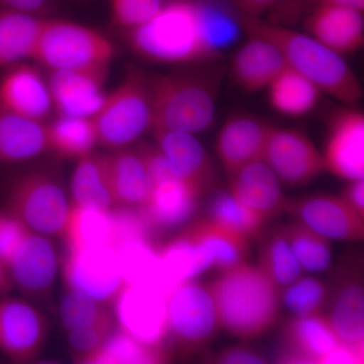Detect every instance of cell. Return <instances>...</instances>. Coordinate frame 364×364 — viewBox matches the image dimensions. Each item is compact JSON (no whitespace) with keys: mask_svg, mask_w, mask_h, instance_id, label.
Here are the masks:
<instances>
[{"mask_svg":"<svg viewBox=\"0 0 364 364\" xmlns=\"http://www.w3.org/2000/svg\"><path fill=\"white\" fill-rule=\"evenodd\" d=\"M159 251L163 270L171 291L181 282L196 279L198 275L213 268L208 254L184 229L159 248Z\"/></svg>","mask_w":364,"mask_h":364,"instance_id":"cell-35","label":"cell"},{"mask_svg":"<svg viewBox=\"0 0 364 364\" xmlns=\"http://www.w3.org/2000/svg\"><path fill=\"white\" fill-rule=\"evenodd\" d=\"M49 335L47 318L21 299H0V351L9 360L26 363L42 353Z\"/></svg>","mask_w":364,"mask_h":364,"instance_id":"cell-14","label":"cell"},{"mask_svg":"<svg viewBox=\"0 0 364 364\" xmlns=\"http://www.w3.org/2000/svg\"><path fill=\"white\" fill-rule=\"evenodd\" d=\"M114 234L116 228L112 208L97 210L70 203L62 233L67 250L95 245H112L114 247Z\"/></svg>","mask_w":364,"mask_h":364,"instance_id":"cell-33","label":"cell"},{"mask_svg":"<svg viewBox=\"0 0 364 364\" xmlns=\"http://www.w3.org/2000/svg\"><path fill=\"white\" fill-rule=\"evenodd\" d=\"M284 229L304 272L322 273L331 269L333 252L329 239L299 221L284 225Z\"/></svg>","mask_w":364,"mask_h":364,"instance_id":"cell-38","label":"cell"},{"mask_svg":"<svg viewBox=\"0 0 364 364\" xmlns=\"http://www.w3.org/2000/svg\"><path fill=\"white\" fill-rule=\"evenodd\" d=\"M162 4L163 0H109L112 20L128 32L149 21Z\"/></svg>","mask_w":364,"mask_h":364,"instance_id":"cell-44","label":"cell"},{"mask_svg":"<svg viewBox=\"0 0 364 364\" xmlns=\"http://www.w3.org/2000/svg\"><path fill=\"white\" fill-rule=\"evenodd\" d=\"M287 67V60L277 46L261 38L249 37L235 53L231 75L242 90L258 92L267 90Z\"/></svg>","mask_w":364,"mask_h":364,"instance_id":"cell-25","label":"cell"},{"mask_svg":"<svg viewBox=\"0 0 364 364\" xmlns=\"http://www.w3.org/2000/svg\"><path fill=\"white\" fill-rule=\"evenodd\" d=\"M241 16V14H240ZM242 30L277 46L287 66L305 76L322 92L345 105H355L363 97L360 82L343 56L318 42L309 33L291 26L277 25L260 16H241Z\"/></svg>","mask_w":364,"mask_h":364,"instance_id":"cell-3","label":"cell"},{"mask_svg":"<svg viewBox=\"0 0 364 364\" xmlns=\"http://www.w3.org/2000/svg\"><path fill=\"white\" fill-rule=\"evenodd\" d=\"M342 343L323 314L294 317L282 328L275 363L320 364L325 354Z\"/></svg>","mask_w":364,"mask_h":364,"instance_id":"cell-18","label":"cell"},{"mask_svg":"<svg viewBox=\"0 0 364 364\" xmlns=\"http://www.w3.org/2000/svg\"><path fill=\"white\" fill-rule=\"evenodd\" d=\"M48 151L66 159L78 160L95 151L98 136L92 117L57 116L46 123Z\"/></svg>","mask_w":364,"mask_h":364,"instance_id":"cell-32","label":"cell"},{"mask_svg":"<svg viewBox=\"0 0 364 364\" xmlns=\"http://www.w3.org/2000/svg\"><path fill=\"white\" fill-rule=\"evenodd\" d=\"M171 360V352L165 345L139 341L123 330H114L104 344L85 364H160Z\"/></svg>","mask_w":364,"mask_h":364,"instance_id":"cell-36","label":"cell"},{"mask_svg":"<svg viewBox=\"0 0 364 364\" xmlns=\"http://www.w3.org/2000/svg\"><path fill=\"white\" fill-rule=\"evenodd\" d=\"M363 256L343 254L333 270L323 315L344 344L364 353Z\"/></svg>","mask_w":364,"mask_h":364,"instance_id":"cell-9","label":"cell"},{"mask_svg":"<svg viewBox=\"0 0 364 364\" xmlns=\"http://www.w3.org/2000/svg\"><path fill=\"white\" fill-rule=\"evenodd\" d=\"M339 196L351 210L364 219V178L347 181Z\"/></svg>","mask_w":364,"mask_h":364,"instance_id":"cell-48","label":"cell"},{"mask_svg":"<svg viewBox=\"0 0 364 364\" xmlns=\"http://www.w3.org/2000/svg\"><path fill=\"white\" fill-rule=\"evenodd\" d=\"M14 287L35 298L51 291L58 272V257L54 244L45 235L30 231L9 265Z\"/></svg>","mask_w":364,"mask_h":364,"instance_id":"cell-19","label":"cell"},{"mask_svg":"<svg viewBox=\"0 0 364 364\" xmlns=\"http://www.w3.org/2000/svg\"><path fill=\"white\" fill-rule=\"evenodd\" d=\"M229 191L265 222L284 212L289 198L282 182L263 160L250 163L229 176Z\"/></svg>","mask_w":364,"mask_h":364,"instance_id":"cell-22","label":"cell"},{"mask_svg":"<svg viewBox=\"0 0 364 364\" xmlns=\"http://www.w3.org/2000/svg\"><path fill=\"white\" fill-rule=\"evenodd\" d=\"M28 231L30 229L9 210L0 213V260L7 267Z\"/></svg>","mask_w":364,"mask_h":364,"instance_id":"cell-45","label":"cell"},{"mask_svg":"<svg viewBox=\"0 0 364 364\" xmlns=\"http://www.w3.org/2000/svg\"><path fill=\"white\" fill-rule=\"evenodd\" d=\"M350 6L364 11V0H279L269 9V21L277 25L291 26L304 21L318 7Z\"/></svg>","mask_w":364,"mask_h":364,"instance_id":"cell-42","label":"cell"},{"mask_svg":"<svg viewBox=\"0 0 364 364\" xmlns=\"http://www.w3.org/2000/svg\"><path fill=\"white\" fill-rule=\"evenodd\" d=\"M258 265L261 272L279 289L293 284L305 272L294 256L284 233V226L261 237Z\"/></svg>","mask_w":364,"mask_h":364,"instance_id":"cell-37","label":"cell"},{"mask_svg":"<svg viewBox=\"0 0 364 364\" xmlns=\"http://www.w3.org/2000/svg\"><path fill=\"white\" fill-rule=\"evenodd\" d=\"M152 132L158 148L198 195L202 196L214 188L217 178L214 163L195 134L171 130Z\"/></svg>","mask_w":364,"mask_h":364,"instance_id":"cell-21","label":"cell"},{"mask_svg":"<svg viewBox=\"0 0 364 364\" xmlns=\"http://www.w3.org/2000/svg\"><path fill=\"white\" fill-rule=\"evenodd\" d=\"M326 171L351 181L364 178V114L353 105L335 109L327 122Z\"/></svg>","mask_w":364,"mask_h":364,"instance_id":"cell-13","label":"cell"},{"mask_svg":"<svg viewBox=\"0 0 364 364\" xmlns=\"http://www.w3.org/2000/svg\"><path fill=\"white\" fill-rule=\"evenodd\" d=\"M112 315L107 304L78 291H68L60 306L62 325L67 332L93 324Z\"/></svg>","mask_w":364,"mask_h":364,"instance_id":"cell-41","label":"cell"},{"mask_svg":"<svg viewBox=\"0 0 364 364\" xmlns=\"http://www.w3.org/2000/svg\"><path fill=\"white\" fill-rule=\"evenodd\" d=\"M114 249L121 263L124 284L151 287L166 296L171 293L163 270L159 248L153 241L126 242Z\"/></svg>","mask_w":364,"mask_h":364,"instance_id":"cell-30","label":"cell"},{"mask_svg":"<svg viewBox=\"0 0 364 364\" xmlns=\"http://www.w3.org/2000/svg\"><path fill=\"white\" fill-rule=\"evenodd\" d=\"M186 232L208 254L213 268L227 272L246 263L248 237L215 224L210 220H200L184 228Z\"/></svg>","mask_w":364,"mask_h":364,"instance_id":"cell-28","label":"cell"},{"mask_svg":"<svg viewBox=\"0 0 364 364\" xmlns=\"http://www.w3.org/2000/svg\"><path fill=\"white\" fill-rule=\"evenodd\" d=\"M168 337L184 354L205 348L222 329L208 286L196 279L181 282L167 296Z\"/></svg>","mask_w":364,"mask_h":364,"instance_id":"cell-8","label":"cell"},{"mask_svg":"<svg viewBox=\"0 0 364 364\" xmlns=\"http://www.w3.org/2000/svg\"><path fill=\"white\" fill-rule=\"evenodd\" d=\"M114 46L100 31L75 21L45 18L32 60L50 72L109 69Z\"/></svg>","mask_w":364,"mask_h":364,"instance_id":"cell-5","label":"cell"},{"mask_svg":"<svg viewBox=\"0 0 364 364\" xmlns=\"http://www.w3.org/2000/svg\"><path fill=\"white\" fill-rule=\"evenodd\" d=\"M0 107L46 123L54 111L47 79L26 62L9 67L0 78Z\"/></svg>","mask_w":364,"mask_h":364,"instance_id":"cell-20","label":"cell"},{"mask_svg":"<svg viewBox=\"0 0 364 364\" xmlns=\"http://www.w3.org/2000/svg\"><path fill=\"white\" fill-rule=\"evenodd\" d=\"M45 18L0 9V67L32 60Z\"/></svg>","mask_w":364,"mask_h":364,"instance_id":"cell-31","label":"cell"},{"mask_svg":"<svg viewBox=\"0 0 364 364\" xmlns=\"http://www.w3.org/2000/svg\"><path fill=\"white\" fill-rule=\"evenodd\" d=\"M98 145L117 150L130 147L152 127L149 76L132 67L93 116Z\"/></svg>","mask_w":364,"mask_h":364,"instance_id":"cell-6","label":"cell"},{"mask_svg":"<svg viewBox=\"0 0 364 364\" xmlns=\"http://www.w3.org/2000/svg\"><path fill=\"white\" fill-rule=\"evenodd\" d=\"M364 353L348 345L342 343L328 352L321 359L320 364H363Z\"/></svg>","mask_w":364,"mask_h":364,"instance_id":"cell-47","label":"cell"},{"mask_svg":"<svg viewBox=\"0 0 364 364\" xmlns=\"http://www.w3.org/2000/svg\"><path fill=\"white\" fill-rule=\"evenodd\" d=\"M200 196L182 177L152 184L144 203V214L155 233L168 231L188 222L196 213Z\"/></svg>","mask_w":364,"mask_h":364,"instance_id":"cell-24","label":"cell"},{"mask_svg":"<svg viewBox=\"0 0 364 364\" xmlns=\"http://www.w3.org/2000/svg\"><path fill=\"white\" fill-rule=\"evenodd\" d=\"M242 32L240 14L228 0H163L155 16L127 37L141 58L189 66L218 61Z\"/></svg>","mask_w":364,"mask_h":364,"instance_id":"cell-1","label":"cell"},{"mask_svg":"<svg viewBox=\"0 0 364 364\" xmlns=\"http://www.w3.org/2000/svg\"><path fill=\"white\" fill-rule=\"evenodd\" d=\"M71 205L109 210L114 208L107 154L93 151L77 160L71 178Z\"/></svg>","mask_w":364,"mask_h":364,"instance_id":"cell-29","label":"cell"},{"mask_svg":"<svg viewBox=\"0 0 364 364\" xmlns=\"http://www.w3.org/2000/svg\"><path fill=\"white\" fill-rule=\"evenodd\" d=\"M47 151L46 123L0 107V162H28Z\"/></svg>","mask_w":364,"mask_h":364,"instance_id":"cell-27","label":"cell"},{"mask_svg":"<svg viewBox=\"0 0 364 364\" xmlns=\"http://www.w3.org/2000/svg\"><path fill=\"white\" fill-rule=\"evenodd\" d=\"M208 220L249 239H260L267 222L246 207L228 189L220 191L210 200Z\"/></svg>","mask_w":364,"mask_h":364,"instance_id":"cell-39","label":"cell"},{"mask_svg":"<svg viewBox=\"0 0 364 364\" xmlns=\"http://www.w3.org/2000/svg\"><path fill=\"white\" fill-rule=\"evenodd\" d=\"M222 329L247 341L274 327L280 310V291L259 268L243 263L221 273L208 284Z\"/></svg>","mask_w":364,"mask_h":364,"instance_id":"cell-4","label":"cell"},{"mask_svg":"<svg viewBox=\"0 0 364 364\" xmlns=\"http://www.w3.org/2000/svg\"><path fill=\"white\" fill-rule=\"evenodd\" d=\"M241 16H260L279 0H228Z\"/></svg>","mask_w":364,"mask_h":364,"instance_id":"cell-50","label":"cell"},{"mask_svg":"<svg viewBox=\"0 0 364 364\" xmlns=\"http://www.w3.org/2000/svg\"><path fill=\"white\" fill-rule=\"evenodd\" d=\"M109 69L54 71L47 79L58 116L92 117L104 104Z\"/></svg>","mask_w":364,"mask_h":364,"instance_id":"cell-16","label":"cell"},{"mask_svg":"<svg viewBox=\"0 0 364 364\" xmlns=\"http://www.w3.org/2000/svg\"><path fill=\"white\" fill-rule=\"evenodd\" d=\"M63 279L68 291L85 294L105 304L114 301L124 286L119 255L112 245L66 249Z\"/></svg>","mask_w":364,"mask_h":364,"instance_id":"cell-10","label":"cell"},{"mask_svg":"<svg viewBox=\"0 0 364 364\" xmlns=\"http://www.w3.org/2000/svg\"><path fill=\"white\" fill-rule=\"evenodd\" d=\"M208 363L215 364H265L268 359L264 353L247 344L224 347L205 358Z\"/></svg>","mask_w":364,"mask_h":364,"instance_id":"cell-46","label":"cell"},{"mask_svg":"<svg viewBox=\"0 0 364 364\" xmlns=\"http://www.w3.org/2000/svg\"><path fill=\"white\" fill-rule=\"evenodd\" d=\"M14 287L13 277L9 267L0 260V296H6Z\"/></svg>","mask_w":364,"mask_h":364,"instance_id":"cell-51","label":"cell"},{"mask_svg":"<svg viewBox=\"0 0 364 364\" xmlns=\"http://www.w3.org/2000/svg\"><path fill=\"white\" fill-rule=\"evenodd\" d=\"M322 91L289 66L267 87L268 102L287 117H303L317 107Z\"/></svg>","mask_w":364,"mask_h":364,"instance_id":"cell-34","label":"cell"},{"mask_svg":"<svg viewBox=\"0 0 364 364\" xmlns=\"http://www.w3.org/2000/svg\"><path fill=\"white\" fill-rule=\"evenodd\" d=\"M50 0H0V9L42 16Z\"/></svg>","mask_w":364,"mask_h":364,"instance_id":"cell-49","label":"cell"},{"mask_svg":"<svg viewBox=\"0 0 364 364\" xmlns=\"http://www.w3.org/2000/svg\"><path fill=\"white\" fill-rule=\"evenodd\" d=\"M7 210L28 229L45 236H62L70 203L60 182L51 173L33 170L9 183Z\"/></svg>","mask_w":364,"mask_h":364,"instance_id":"cell-7","label":"cell"},{"mask_svg":"<svg viewBox=\"0 0 364 364\" xmlns=\"http://www.w3.org/2000/svg\"><path fill=\"white\" fill-rule=\"evenodd\" d=\"M107 167L114 207H142L149 198L151 181L138 148L112 151Z\"/></svg>","mask_w":364,"mask_h":364,"instance_id":"cell-26","label":"cell"},{"mask_svg":"<svg viewBox=\"0 0 364 364\" xmlns=\"http://www.w3.org/2000/svg\"><path fill=\"white\" fill-rule=\"evenodd\" d=\"M273 127L260 117L246 114L228 117L215 143L218 157L228 176L250 163L263 160Z\"/></svg>","mask_w":364,"mask_h":364,"instance_id":"cell-17","label":"cell"},{"mask_svg":"<svg viewBox=\"0 0 364 364\" xmlns=\"http://www.w3.org/2000/svg\"><path fill=\"white\" fill-rule=\"evenodd\" d=\"M188 71L149 76L153 130L196 134L208 130L217 112L224 69L217 61Z\"/></svg>","mask_w":364,"mask_h":364,"instance_id":"cell-2","label":"cell"},{"mask_svg":"<svg viewBox=\"0 0 364 364\" xmlns=\"http://www.w3.org/2000/svg\"><path fill=\"white\" fill-rule=\"evenodd\" d=\"M114 320L112 315L93 324L68 332L69 347L76 363H83L105 343L114 330Z\"/></svg>","mask_w":364,"mask_h":364,"instance_id":"cell-43","label":"cell"},{"mask_svg":"<svg viewBox=\"0 0 364 364\" xmlns=\"http://www.w3.org/2000/svg\"><path fill=\"white\" fill-rule=\"evenodd\" d=\"M119 329L139 341L164 345L168 337L167 296L157 289L124 284L114 299Z\"/></svg>","mask_w":364,"mask_h":364,"instance_id":"cell-12","label":"cell"},{"mask_svg":"<svg viewBox=\"0 0 364 364\" xmlns=\"http://www.w3.org/2000/svg\"><path fill=\"white\" fill-rule=\"evenodd\" d=\"M328 287L320 279L303 277L280 291V304L294 317H308L324 312Z\"/></svg>","mask_w":364,"mask_h":364,"instance_id":"cell-40","label":"cell"},{"mask_svg":"<svg viewBox=\"0 0 364 364\" xmlns=\"http://www.w3.org/2000/svg\"><path fill=\"white\" fill-rule=\"evenodd\" d=\"M284 213L311 228L330 241L360 242L364 219L340 196L312 195L289 198Z\"/></svg>","mask_w":364,"mask_h":364,"instance_id":"cell-15","label":"cell"},{"mask_svg":"<svg viewBox=\"0 0 364 364\" xmlns=\"http://www.w3.org/2000/svg\"><path fill=\"white\" fill-rule=\"evenodd\" d=\"M303 23L309 35L342 56L363 46V11L359 9L343 6L318 7Z\"/></svg>","mask_w":364,"mask_h":364,"instance_id":"cell-23","label":"cell"},{"mask_svg":"<svg viewBox=\"0 0 364 364\" xmlns=\"http://www.w3.org/2000/svg\"><path fill=\"white\" fill-rule=\"evenodd\" d=\"M263 161L282 184L289 188L308 186L326 171L324 158L305 132L273 127Z\"/></svg>","mask_w":364,"mask_h":364,"instance_id":"cell-11","label":"cell"}]
</instances>
